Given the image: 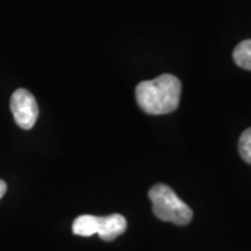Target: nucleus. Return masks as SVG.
I'll return each instance as SVG.
<instances>
[{"label": "nucleus", "mask_w": 251, "mask_h": 251, "mask_svg": "<svg viewBox=\"0 0 251 251\" xmlns=\"http://www.w3.org/2000/svg\"><path fill=\"white\" fill-rule=\"evenodd\" d=\"M181 82L172 74H162L155 80L141 81L135 88V99L148 115H168L180 103Z\"/></svg>", "instance_id": "1"}, {"label": "nucleus", "mask_w": 251, "mask_h": 251, "mask_svg": "<svg viewBox=\"0 0 251 251\" xmlns=\"http://www.w3.org/2000/svg\"><path fill=\"white\" fill-rule=\"evenodd\" d=\"M148 197L152 202V211L158 219L179 226H184L191 222V208L184 201H181L169 186L162 183L155 184L150 190Z\"/></svg>", "instance_id": "2"}, {"label": "nucleus", "mask_w": 251, "mask_h": 251, "mask_svg": "<svg viewBox=\"0 0 251 251\" xmlns=\"http://www.w3.org/2000/svg\"><path fill=\"white\" fill-rule=\"evenodd\" d=\"M10 109L20 128L31 130L34 127L39 115V109L36 99L29 91L24 88L14 91L10 99Z\"/></svg>", "instance_id": "3"}, {"label": "nucleus", "mask_w": 251, "mask_h": 251, "mask_svg": "<svg viewBox=\"0 0 251 251\" xmlns=\"http://www.w3.org/2000/svg\"><path fill=\"white\" fill-rule=\"evenodd\" d=\"M127 229V221L120 214L108 216H98L97 234L105 242H112L125 233Z\"/></svg>", "instance_id": "4"}, {"label": "nucleus", "mask_w": 251, "mask_h": 251, "mask_svg": "<svg viewBox=\"0 0 251 251\" xmlns=\"http://www.w3.org/2000/svg\"><path fill=\"white\" fill-rule=\"evenodd\" d=\"M97 225L98 216L81 215L75 218L73 224V233L82 237H90L92 234H97Z\"/></svg>", "instance_id": "5"}, {"label": "nucleus", "mask_w": 251, "mask_h": 251, "mask_svg": "<svg viewBox=\"0 0 251 251\" xmlns=\"http://www.w3.org/2000/svg\"><path fill=\"white\" fill-rule=\"evenodd\" d=\"M233 60L239 67L251 72V39L243 41L234 48Z\"/></svg>", "instance_id": "6"}, {"label": "nucleus", "mask_w": 251, "mask_h": 251, "mask_svg": "<svg viewBox=\"0 0 251 251\" xmlns=\"http://www.w3.org/2000/svg\"><path fill=\"white\" fill-rule=\"evenodd\" d=\"M239 152L243 161L251 165V127L243 133L239 140Z\"/></svg>", "instance_id": "7"}, {"label": "nucleus", "mask_w": 251, "mask_h": 251, "mask_svg": "<svg viewBox=\"0 0 251 251\" xmlns=\"http://www.w3.org/2000/svg\"><path fill=\"white\" fill-rule=\"evenodd\" d=\"M6 191H7V184H6V181H4V180H0V200L3 198L4 194H6Z\"/></svg>", "instance_id": "8"}]
</instances>
